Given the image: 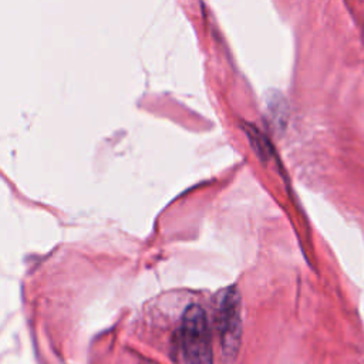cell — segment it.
I'll return each mask as SVG.
<instances>
[{
    "label": "cell",
    "mask_w": 364,
    "mask_h": 364,
    "mask_svg": "<svg viewBox=\"0 0 364 364\" xmlns=\"http://www.w3.org/2000/svg\"><path fill=\"white\" fill-rule=\"evenodd\" d=\"M179 340L185 364H213L210 327L200 306L192 304L183 311Z\"/></svg>",
    "instance_id": "cell-1"
},
{
    "label": "cell",
    "mask_w": 364,
    "mask_h": 364,
    "mask_svg": "<svg viewBox=\"0 0 364 364\" xmlns=\"http://www.w3.org/2000/svg\"><path fill=\"white\" fill-rule=\"evenodd\" d=\"M215 326L223 355L235 357L242 338L240 294L235 286L220 290L215 300Z\"/></svg>",
    "instance_id": "cell-2"
}]
</instances>
